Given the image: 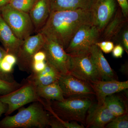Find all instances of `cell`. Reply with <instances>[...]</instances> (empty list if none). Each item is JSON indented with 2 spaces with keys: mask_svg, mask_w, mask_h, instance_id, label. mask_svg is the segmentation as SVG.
Returning <instances> with one entry per match:
<instances>
[{
  "mask_svg": "<svg viewBox=\"0 0 128 128\" xmlns=\"http://www.w3.org/2000/svg\"><path fill=\"white\" fill-rule=\"evenodd\" d=\"M36 92L40 98L47 101H62L65 99L58 81L47 85L36 86Z\"/></svg>",
  "mask_w": 128,
  "mask_h": 128,
  "instance_id": "cell-20",
  "label": "cell"
},
{
  "mask_svg": "<svg viewBox=\"0 0 128 128\" xmlns=\"http://www.w3.org/2000/svg\"><path fill=\"white\" fill-rule=\"evenodd\" d=\"M95 0H50L51 12L65 10H90Z\"/></svg>",
  "mask_w": 128,
  "mask_h": 128,
  "instance_id": "cell-19",
  "label": "cell"
},
{
  "mask_svg": "<svg viewBox=\"0 0 128 128\" xmlns=\"http://www.w3.org/2000/svg\"><path fill=\"white\" fill-rule=\"evenodd\" d=\"M70 56V74L89 82L102 80L90 52Z\"/></svg>",
  "mask_w": 128,
  "mask_h": 128,
  "instance_id": "cell-8",
  "label": "cell"
},
{
  "mask_svg": "<svg viewBox=\"0 0 128 128\" xmlns=\"http://www.w3.org/2000/svg\"><path fill=\"white\" fill-rule=\"evenodd\" d=\"M115 117L104 103H93L88 111L85 124L87 128H105Z\"/></svg>",
  "mask_w": 128,
  "mask_h": 128,
  "instance_id": "cell-13",
  "label": "cell"
},
{
  "mask_svg": "<svg viewBox=\"0 0 128 128\" xmlns=\"http://www.w3.org/2000/svg\"><path fill=\"white\" fill-rule=\"evenodd\" d=\"M128 63L126 62L122 66L121 68V70L122 73L125 75L128 76Z\"/></svg>",
  "mask_w": 128,
  "mask_h": 128,
  "instance_id": "cell-34",
  "label": "cell"
},
{
  "mask_svg": "<svg viewBox=\"0 0 128 128\" xmlns=\"http://www.w3.org/2000/svg\"><path fill=\"white\" fill-rule=\"evenodd\" d=\"M124 16L126 18L128 17V0H116Z\"/></svg>",
  "mask_w": 128,
  "mask_h": 128,
  "instance_id": "cell-30",
  "label": "cell"
},
{
  "mask_svg": "<svg viewBox=\"0 0 128 128\" xmlns=\"http://www.w3.org/2000/svg\"><path fill=\"white\" fill-rule=\"evenodd\" d=\"M22 83L17 82H7L0 80V95L3 96L15 90L22 85Z\"/></svg>",
  "mask_w": 128,
  "mask_h": 128,
  "instance_id": "cell-25",
  "label": "cell"
},
{
  "mask_svg": "<svg viewBox=\"0 0 128 128\" xmlns=\"http://www.w3.org/2000/svg\"><path fill=\"white\" fill-rule=\"evenodd\" d=\"M45 41L44 36L40 32L30 35L24 40L18 48L16 56V64L20 70L32 73L34 56L42 49Z\"/></svg>",
  "mask_w": 128,
  "mask_h": 128,
  "instance_id": "cell-7",
  "label": "cell"
},
{
  "mask_svg": "<svg viewBox=\"0 0 128 128\" xmlns=\"http://www.w3.org/2000/svg\"><path fill=\"white\" fill-rule=\"evenodd\" d=\"M96 44L102 52L105 54L111 53L114 47V43L111 41H103L96 42Z\"/></svg>",
  "mask_w": 128,
  "mask_h": 128,
  "instance_id": "cell-26",
  "label": "cell"
},
{
  "mask_svg": "<svg viewBox=\"0 0 128 128\" xmlns=\"http://www.w3.org/2000/svg\"><path fill=\"white\" fill-rule=\"evenodd\" d=\"M0 40L7 53L16 56L23 40L19 39L0 15Z\"/></svg>",
  "mask_w": 128,
  "mask_h": 128,
  "instance_id": "cell-17",
  "label": "cell"
},
{
  "mask_svg": "<svg viewBox=\"0 0 128 128\" xmlns=\"http://www.w3.org/2000/svg\"><path fill=\"white\" fill-rule=\"evenodd\" d=\"M100 35L92 24H85L76 31L65 50L70 55L89 53L90 48L98 42Z\"/></svg>",
  "mask_w": 128,
  "mask_h": 128,
  "instance_id": "cell-6",
  "label": "cell"
},
{
  "mask_svg": "<svg viewBox=\"0 0 128 128\" xmlns=\"http://www.w3.org/2000/svg\"><path fill=\"white\" fill-rule=\"evenodd\" d=\"M105 128H128V113L115 117L106 125Z\"/></svg>",
  "mask_w": 128,
  "mask_h": 128,
  "instance_id": "cell-24",
  "label": "cell"
},
{
  "mask_svg": "<svg viewBox=\"0 0 128 128\" xmlns=\"http://www.w3.org/2000/svg\"><path fill=\"white\" fill-rule=\"evenodd\" d=\"M8 106L7 104L0 100V117L2 114L6 113L7 112Z\"/></svg>",
  "mask_w": 128,
  "mask_h": 128,
  "instance_id": "cell-33",
  "label": "cell"
},
{
  "mask_svg": "<svg viewBox=\"0 0 128 128\" xmlns=\"http://www.w3.org/2000/svg\"><path fill=\"white\" fill-rule=\"evenodd\" d=\"M45 38V42L42 49L46 54V61L61 74H69L70 55L59 44Z\"/></svg>",
  "mask_w": 128,
  "mask_h": 128,
  "instance_id": "cell-9",
  "label": "cell"
},
{
  "mask_svg": "<svg viewBox=\"0 0 128 128\" xmlns=\"http://www.w3.org/2000/svg\"><path fill=\"white\" fill-rule=\"evenodd\" d=\"M19 108L16 114L6 116L0 121V128H44L48 126L50 116L40 102Z\"/></svg>",
  "mask_w": 128,
  "mask_h": 128,
  "instance_id": "cell-3",
  "label": "cell"
},
{
  "mask_svg": "<svg viewBox=\"0 0 128 128\" xmlns=\"http://www.w3.org/2000/svg\"><path fill=\"white\" fill-rule=\"evenodd\" d=\"M93 103L92 97H72L62 101H48L45 108L63 121L85 124L88 111Z\"/></svg>",
  "mask_w": 128,
  "mask_h": 128,
  "instance_id": "cell-2",
  "label": "cell"
},
{
  "mask_svg": "<svg viewBox=\"0 0 128 128\" xmlns=\"http://www.w3.org/2000/svg\"><path fill=\"white\" fill-rule=\"evenodd\" d=\"M6 53H7V52L3 48L0 46V80L8 82L6 77L5 76L4 74L2 73L0 69V65L2 61L3 57H4Z\"/></svg>",
  "mask_w": 128,
  "mask_h": 128,
  "instance_id": "cell-32",
  "label": "cell"
},
{
  "mask_svg": "<svg viewBox=\"0 0 128 128\" xmlns=\"http://www.w3.org/2000/svg\"><path fill=\"white\" fill-rule=\"evenodd\" d=\"M0 15L19 39L24 40L34 31L29 14L13 8L8 4L0 12Z\"/></svg>",
  "mask_w": 128,
  "mask_h": 128,
  "instance_id": "cell-5",
  "label": "cell"
},
{
  "mask_svg": "<svg viewBox=\"0 0 128 128\" xmlns=\"http://www.w3.org/2000/svg\"><path fill=\"white\" fill-rule=\"evenodd\" d=\"M10 0H0V12L4 6L9 4Z\"/></svg>",
  "mask_w": 128,
  "mask_h": 128,
  "instance_id": "cell-35",
  "label": "cell"
},
{
  "mask_svg": "<svg viewBox=\"0 0 128 128\" xmlns=\"http://www.w3.org/2000/svg\"><path fill=\"white\" fill-rule=\"evenodd\" d=\"M46 65V61L33 62L32 67V73H37L42 71L45 68Z\"/></svg>",
  "mask_w": 128,
  "mask_h": 128,
  "instance_id": "cell-28",
  "label": "cell"
},
{
  "mask_svg": "<svg viewBox=\"0 0 128 128\" xmlns=\"http://www.w3.org/2000/svg\"><path fill=\"white\" fill-rule=\"evenodd\" d=\"M118 6L116 0H95L90 10L92 23L101 34Z\"/></svg>",
  "mask_w": 128,
  "mask_h": 128,
  "instance_id": "cell-11",
  "label": "cell"
},
{
  "mask_svg": "<svg viewBox=\"0 0 128 128\" xmlns=\"http://www.w3.org/2000/svg\"><path fill=\"white\" fill-rule=\"evenodd\" d=\"M124 50L122 46L119 44H116L112 51L113 57L116 58H121L122 57Z\"/></svg>",
  "mask_w": 128,
  "mask_h": 128,
  "instance_id": "cell-29",
  "label": "cell"
},
{
  "mask_svg": "<svg viewBox=\"0 0 128 128\" xmlns=\"http://www.w3.org/2000/svg\"><path fill=\"white\" fill-rule=\"evenodd\" d=\"M46 60V55L44 51L42 49L39 50L34 54L33 57V62L45 61ZM33 63V62H32Z\"/></svg>",
  "mask_w": 128,
  "mask_h": 128,
  "instance_id": "cell-31",
  "label": "cell"
},
{
  "mask_svg": "<svg viewBox=\"0 0 128 128\" xmlns=\"http://www.w3.org/2000/svg\"><path fill=\"white\" fill-rule=\"evenodd\" d=\"M58 82L64 97H92L95 95L89 82L76 78L70 73L60 75Z\"/></svg>",
  "mask_w": 128,
  "mask_h": 128,
  "instance_id": "cell-10",
  "label": "cell"
},
{
  "mask_svg": "<svg viewBox=\"0 0 128 128\" xmlns=\"http://www.w3.org/2000/svg\"><path fill=\"white\" fill-rule=\"evenodd\" d=\"M127 99L116 93L106 97L104 104L115 117L128 113Z\"/></svg>",
  "mask_w": 128,
  "mask_h": 128,
  "instance_id": "cell-21",
  "label": "cell"
},
{
  "mask_svg": "<svg viewBox=\"0 0 128 128\" xmlns=\"http://www.w3.org/2000/svg\"></svg>",
  "mask_w": 128,
  "mask_h": 128,
  "instance_id": "cell-36",
  "label": "cell"
},
{
  "mask_svg": "<svg viewBox=\"0 0 128 128\" xmlns=\"http://www.w3.org/2000/svg\"><path fill=\"white\" fill-rule=\"evenodd\" d=\"M92 23L90 10H65L51 12L39 32L65 50L76 32L82 25Z\"/></svg>",
  "mask_w": 128,
  "mask_h": 128,
  "instance_id": "cell-1",
  "label": "cell"
},
{
  "mask_svg": "<svg viewBox=\"0 0 128 128\" xmlns=\"http://www.w3.org/2000/svg\"><path fill=\"white\" fill-rule=\"evenodd\" d=\"M127 23L128 18L124 16L118 6L112 19L101 33L98 41H112Z\"/></svg>",
  "mask_w": 128,
  "mask_h": 128,
  "instance_id": "cell-16",
  "label": "cell"
},
{
  "mask_svg": "<svg viewBox=\"0 0 128 128\" xmlns=\"http://www.w3.org/2000/svg\"><path fill=\"white\" fill-rule=\"evenodd\" d=\"M20 87L8 94L0 96V100L7 104L8 108L6 116L11 114L14 111L28 104L38 102L44 106L45 100L39 97L37 94L36 86L26 80Z\"/></svg>",
  "mask_w": 128,
  "mask_h": 128,
  "instance_id": "cell-4",
  "label": "cell"
},
{
  "mask_svg": "<svg viewBox=\"0 0 128 128\" xmlns=\"http://www.w3.org/2000/svg\"><path fill=\"white\" fill-rule=\"evenodd\" d=\"M46 62V66L42 71L32 72L25 80L36 86L49 84L58 81L61 74L48 62Z\"/></svg>",
  "mask_w": 128,
  "mask_h": 128,
  "instance_id": "cell-18",
  "label": "cell"
},
{
  "mask_svg": "<svg viewBox=\"0 0 128 128\" xmlns=\"http://www.w3.org/2000/svg\"><path fill=\"white\" fill-rule=\"evenodd\" d=\"M95 93L97 104H104L107 96L119 93L128 88V81H119L118 80H97L89 82Z\"/></svg>",
  "mask_w": 128,
  "mask_h": 128,
  "instance_id": "cell-12",
  "label": "cell"
},
{
  "mask_svg": "<svg viewBox=\"0 0 128 128\" xmlns=\"http://www.w3.org/2000/svg\"><path fill=\"white\" fill-rule=\"evenodd\" d=\"M114 43L122 46L124 51L128 54V25L127 23L112 41Z\"/></svg>",
  "mask_w": 128,
  "mask_h": 128,
  "instance_id": "cell-23",
  "label": "cell"
},
{
  "mask_svg": "<svg viewBox=\"0 0 128 128\" xmlns=\"http://www.w3.org/2000/svg\"><path fill=\"white\" fill-rule=\"evenodd\" d=\"M89 52L101 80H118L116 75L104 57L102 51L96 44L91 46Z\"/></svg>",
  "mask_w": 128,
  "mask_h": 128,
  "instance_id": "cell-14",
  "label": "cell"
},
{
  "mask_svg": "<svg viewBox=\"0 0 128 128\" xmlns=\"http://www.w3.org/2000/svg\"><path fill=\"white\" fill-rule=\"evenodd\" d=\"M66 121H63L59 118L52 115V116H50L48 126L52 128H66Z\"/></svg>",
  "mask_w": 128,
  "mask_h": 128,
  "instance_id": "cell-27",
  "label": "cell"
},
{
  "mask_svg": "<svg viewBox=\"0 0 128 128\" xmlns=\"http://www.w3.org/2000/svg\"><path fill=\"white\" fill-rule=\"evenodd\" d=\"M51 12L50 0H36L28 12L34 28L39 32L48 20Z\"/></svg>",
  "mask_w": 128,
  "mask_h": 128,
  "instance_id": "cell-15",
  "label": "cell"
},
{
  "mask_svg": "<svg viewBox=\"0 0 128 128\" xmlns=\"http://www.w3.org/2000/svg\"><path fill=\"white\" fill-rule=\"evenodd\" d=\"M36 0H10L9 4L12 7L28 13Z\"/></svg>",
  "mask_w": 128,
  "mask_h": 128,
  "instance_id": "cell-22",
  "label": "cell"
}]
</instances>
